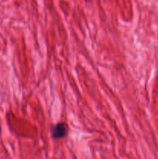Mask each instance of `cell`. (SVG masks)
Segmentation results:
<instances>
[{
  "label": "cell",
  "instance_id": "obj_2",
  "mask_svg": "<svg viewBox=\"0 0 158 159\" xmlns=\"http://www.w3.org/2000/svg\"><path fill=\"white\" fill-rule=\"evenodd\" d=\"M74 159H76V158H74Z\"/></svg>",
  "mask_w": 158,
  "mask_h": 159
},
{
  "label": "cell",
  "instance_id": "obj_1",
  "mask_svg": "<svg viewBox=\"0 0 158 159\" xmlns=\"http://www.w3.org/2000/svg\"><path fill=\"white\" fill-rule=\"evenodd\" d=\"M53 138L55 139H59V138H63L68 134V127L64 123H58L54 126L51 130Z\"/></svg>",
  "mask_w": 158,
  "mask_h": 159
}]
</instances>
